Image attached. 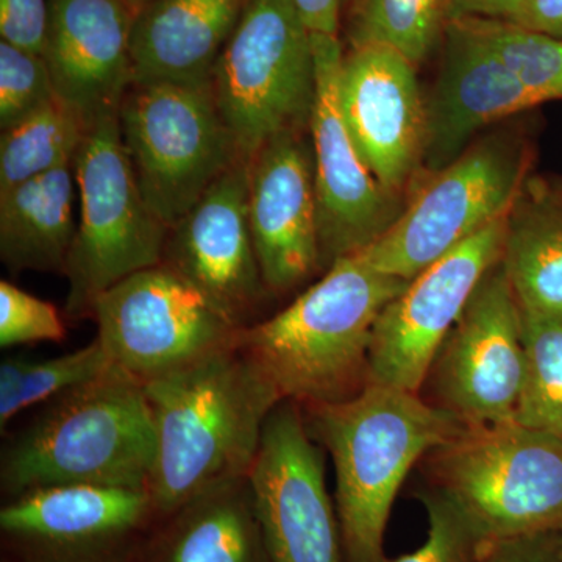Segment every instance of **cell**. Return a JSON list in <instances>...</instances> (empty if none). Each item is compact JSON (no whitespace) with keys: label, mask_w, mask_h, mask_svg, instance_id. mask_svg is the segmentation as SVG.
Returning a JSON list of instances; mask_svg holds the SVG:
<instances>
[{"label":"cell","mask_w":562,"mask_h":562,"mask_svg":"<svg viewBox=\"0 0 562 562\" xmlns=\"http://www.w3.org/2000/svg\"><path fill=\"white\" fill-rule=\"evenodd\" d=\"M314 441L331 454L346 562H384V531L409 471L465 427L419 394L368 382L353 397L305 406Z\"/></svg>","instance_id":"7a4b0ae2"},{"label":"cell","mask_w":562,"mask_h":562,"mask_svg":"<svg viewBox=\"0 0 562 562\" xmlns=\"http://www.w3.org/2000/svg\"><path fill=\"white\" fill-rule=\"evenodd\" d=\"M66 327L52 303L22 291L10 281H0V346L60 342Z\"/></svg>","instance_id":"1f68e13d"},{"label":"cell","mask_w":562,"mask_h":562,"mask_svg":"<svg viewBox=\"0 0 562 562\" xmlns=\"http://www.w3.org/2000/svg\"><path fill=\"white\" fill-rule=\"evenodd\" d=\"M503 21L562 40V0H528L512 18Z\"/></svg>","instance_id":"e575fe53"},{"label":"cell","mask_w":562,"mask_h":562,"mask_svg":"<svg viewBox=\"0 0 562 562\" xmlns=\"http://www.w3.org/2000/svg\"><path fill=\"white\" fill-rule=\"evenodd\" d=\"M339 105L362 160L398 198L424 165L425 101L417 66L391 47H351L339 74Z\"/></svg>","instance_id":"e0dca14e"},{"label":"cell","mask_w":562,"mask_h":562,"mask_svg":"<svg viewBox=\"0 0 562 562\" xmlns=\"http://www.w3.org/2000/svg\"><path fill=\"white\" fill-rule=\"evenodd\" d=\"M135 14L127 0H49L43 57L57 98L88 127L120 113L132 88Z\"/></svg>","instance_id":"d6986e66"},{"label":"cell","mask_w":562,"mask_h":562,"mask_svg":"<svg viewBox=\"0 0 562 562\" xmlns=\"http://www.w3.org/2000/svg\"><path fill=\"white\" fill-rule=\"evenodd\" d=\"M154 520L149 491L52 486L9 498L0 531L14 562H132Z\"/></svg>","instance_id":"9a60e30c"},{"label":"cell","mask_w":562,"mask_h":562,"mask_svg":"<svg viewBox=\"0 0 562 562\" xmlns=\"http://www.w3.org/2000/svg\"><path fill=\"white\" fill-rule=\"evenodd\" d=\"M535 158V139L520 125L480 136L457 160L432 173L394 224L358 254L376 271L414 279L506 216L532 173Z\"/></svg>","instance_id":"5b68a950"},{"label":"cell","mask_w":562,"mask_h":562,"mask_svg":"<svg viewBox=\"0 0 562 562\" xmlns=\"http://www.w3.org/2000/svg\"><path fill=\"white\" fill-rule=\"evenodd\" d=\"M561 560H562V535H561Z\"/></svg>","instance_id":"60d3db41"},{"label":"cell","mask_w":562,"mask_h":562,"mask_svg":"<svg viewBox=\"0 0 562 562\" xmlns=\"http://www.w3.org/2000/svg\"><path fill=\"white\" fill-rule=\"evenodd\" d=\"M111 364L98 338L70 353L44 361H25L20 398L21 413L49 403L80 384L90 382Z\"/></svg>","instance_id":"4dcf8cb0"},{"label":"cell","mask_w":562,"mask_h":562,"mask_svg":"<svg viewBox=\"0 0 562 562\" xmlns=\"http://www.w3.org/2000/svg\"><path fill=\"white\" fill-rule=\"evenodd\" d=\"M128 3L133 7L135 10L143 9L144 5H147V3L154 2V0H127Z\"/></svg>","instance_id":"ab89813d"},{"label":"cell","mask_w":562,"mask_h":562,"mask_svg":"<svg viewBox=\"0 0 562 562\" xmlns=\"http://www.w3.org/2000/svg\"><path fill=\"white\" fill-rule=\"evenodd\" d=\"M528 0H476L465 18H487V20H508ZM462 20V18H461ZM457 21V20H454Z\"/></svg>","instance_id":"74e56055"},{"label":"cell","mask_w":562,"mask_h":562,"mask_svg":"<svg viewBox=\"0 0 562 562\" xmlns=\"http://www.w3.org/2000/svg\"><path fill=\"white\" fill-rule=\"evenodd\" d=\"M117 120L140 194L168 228L243 158L211 81L132 85Z\"/></svg>","instance_id":"9c48e42d"},{"label":"cell","mask_w":562,"mask_h":562,"mask_svg":"<svg viewBox=\"0 0 562 562\" xmlns=\"http://www.w3.org/2000/svg\"><path fill=\"white\" fill-rule=\"evenodd\" d=\"M312 33L338 36L342 0H292Z\"/></svg>","instance_id":"8d00e7d4"},{"label":"cell","mask_w":562,"mask_h":562,"mask_svg":"<svg viewBox=\"0 0 562 562\" xmlns=\"http://www.w3.org/2000/svg\"><path fill=\"white\" fill-rule=\"evenodd\" d=\"M91 317L111 362L143 384L235 347L243 330L165 262L103 292Z\"/></svg>","instance_id":"30bf717a"},{"label":"cell","mask_w":562,"mask_h":562,"mask_svg":"<svg viewBox=\"0 0 562 562\" xmlns=\"http://www.w3.org/2000/svg\"><path fill=\"white\" fill-rule=\"evenodd\" d=\"M432 462L438 490L487 542L562 532V439L516 422L465 425Z\"/></svg>","instance_id":"52a82bcc"},{"label":"cell","mask_w":562,"mask_h":562,"mask_svg":"<svg viewBox=\"0 0 562 562\" xmlns=\"http://www.w3.org/2000/svg\"><path fill=\"white\" fill-rule=\"evenodd\" d=\"M80 221L70 250L66 313L91 316L99 295L161 265L169 228L151 211L133 172L116 114L90 125L76 158Z\"/></svg>","instance_id":"ba28073f"},{"label":"cell","mask_w":562,"mask_h":562,"mask_svg":"<svg viewBox=\"0 0 562 562\" xmlns=\"http://www.w3.org/2000/svg\"><path fill=\"white\" fill-rule=\"evenodd\" d=\"M406 284L355 251L333 262L283 312L239 330L236 347L260 366L283 401H346L368 383L373 327Z\"/></svg>","instance_id":"3957f363"},{"label":"cell","mask_w":562,"mask_h":562,"mask_svg":"<svg viewBox=\"0 0 562 562\" xmlns=\"http://www.w3.org/2000/svg\"><path fill=\"white\" fill-rule=\"evenodd\" d=\"M246 0H154L132 27L133 85L210 83Z\"/></svg>","instance_id":"44dd1931"},{"label":"cell","mask_w":562,"mask_h":562,"mask_svg":"<svg viewBox=\"0 0 562 562\" xmlns=\"http://www.w3.org/2000/svg\"><path fill=\"white\" fill-rule=\"evenodd\" d=\"M475 2L476 0H452V5H450V21L461 20V18L468 16L469 10L472 9Z\"/></svg>","instance_id":"f35d334b"},{"label":"cell","mask_w":562,"mask_h":562,"mask_svg":"<svg viewBox=\"0 0 562 562\" xmlns=\"http://www.w3.org/2000/svg\"><path fill=\"white\" fill-rule=\"evenodd\" d=\"M144 387L157 435L149 486L155 520L214 484L249 476L266 422L283 402L236 346Z\"/></svg>","instance_id":"6da1fadb"},{"label":"cell","mask_w":562,"mask_h":562,"mask_svg":"<svg viewBox=\"0 0 562 562\" xmlns=\"http://www.w3.org/2000/svg\"><path fill=\"white\" fill-rule=\"evenodd\" d=\"M351 46H386L419 66L446 33L452 0H355Z\"/></svg>","instance_id":"484cf974"},{"label":"cell","mask_w":562,"mask_h":562,"mask_svg":"<svg viewBox=\"0 0 562 562\" xmlns=\"http://www.w3.org/2000/svg\"><path fill=\"white\" fill-rule=\"evenodd\" d=\"M480 40L541 101H562V40L509 21L462 18Z\"/></svg>","instance_id":"83f0119b"},{"label":"cell","mask_w":562,"mask_h":562,"mask_svg":"<svg viewBox=\"0 0 562 562\" xmlns=\"http://www.w3.org/2000/svg\"><path fill=\"white\" fill-rule=\"evenodd\" d=\"M441 69L425 101L424 165L441 171L492 124L541 101L461 21L447 24Z\"/></svg>","instance_id":"ffe728a7"},{"label":"cell","mask_w":562,"mask_h":562,"mask_svg":"<svg viewBox=\"0 0 562 562\" xmlns=\"http://www.w3.org/2000/svg\"><path fill=\"white\" fill-rule=\"evenodd\" d=\"M72 165L0 192V258L11 272L65 276L76 239Z\"/></svg>","instance_id":"cb8c5ba5"},{"label":"cell","mask_w":562,"mask_h":562,"mask_svg":"<svg viewBox=\"0 0 562 562\" xmlns=\"http://www.w3.org/2000/svg\"><path fill=\"white\" fill-rule=\"evenodd\" d=\"M522 319L525 375L514 422L562 439V322Z\"/></svg>","instance_id":"4316f807"},{"label":"cell","mask_w":562,"mask_h":562,"mask_svg":"<svg viewBox=\"0 0 562 562\" xmlns=\"http://www.w3.org/2000/svg\"><path fill=\"white\" fill-rule=\"evenodd\" d=\"M88 125L60 99L2 131L0 138V192L72 165Z\"/></svg>","instance_id":"d4e9b609"},{"label":"cell","mask_w":562,"mask_h":562,"mask_svg":"<svg viewBox=\"0 0 562 562\" xmlns=\"http://www.w3.org/2000/svg\"><path fill=\"white\" fill-rule=\"evenodd\" d=\"M24 358H7L0 364V428L5 430L18 414H21L20 398L22 375L25 368Z\"/></svg>","instance_id":"d590c367"},{"label":"cell","mask_w":562,"mask_h":562,"mask_svg":"<svg viewBox=\"0 0 562 562\" xmlns=\"http://www.w3.org/2000/svg\"><path fill=\"white\" fill-rule=\"evenodd\" d=\"M239 155L310 128L316 102L312 32L292 0H246L211 76Z\"/></svg>","instance_id":"8992f818"},{"label":"cell","mask_w":562,"mask_h":562,"mask_svg":"<svg viewBox=\"0 0 562 562\" xmlns=\"http://www.w3.org/2000/svg\"><path fill=\"white\" fill-rule=\"evenodd\" d=\"M561 535L547 532L494 542L476 562H562Z\"/></svg>","instance_id":"836d02e7"},{"label":"cell","mask_w":562,"mask_h":562,"mask_svg":"<svg viewBox=\"0 0 562 562\" xmlns=\"http://www.w3.org/2000/svg\"><path fill=\"white\" fill-rule=\"evenodd\" d=\"M9 562H11V561H9ZM13 562H14V561H13Z\"/></svg>","instance_id":"b9f144b4"},{"label":"cell","mask_w":562,"mask_h":562,"mask_svg":"<svg viewBox=\"0 0 562 562\" xmlns=\"http://www.w3.org/2000/svg\"><path fill=\"white\" fill-rule=\"evenodd\" d=\"M283 133L250 158L249 224L266 288L295 290L322 271L313 147Z\"/></svg>","instance_id":"ac0fdd59"},{"label":"cell","mask_w":562,"mask_h":562,"mask_svg":"<svg viewBox=\"0 0 562 562\" xmlns=\"http://www.w3.org/2000/svg\"><path fill=\"white\" fill-rule=\"evenodd\" d=\"M57 98L43 55L0 41V127L24 120Z\"/></svg>","instance_id":"f546056e"},{"label":"cell","mask_w":562,"mask_h":562,"mask_svg":"<svg viewBox=\"0 0 562 562\" xmlns=\"http://www.w3.org/2000/svg\"><path fill=\"white\" fill-rule=\"evenodd\" d=\"M316 102L310 133L314 157L322 271L375 243L397 220L390 194L362 160L339 105L344 52L338 36L312 33Z\"/></svg>","instance_id":"4fadbf2b"},{"label":"cell","mask_w":562,"mask_h":562,"mask_svg":"<svg viewBox=\"0 0 562 562\" xmlns=\"http://www.w3.org/2000/svg\"><path fill=\"white\" fill-rule=\"evenodd\" d=\"M502 266L522 316L562 322V173H531L506 216Z\"/></svg>","instance_id":"603a6c76"},{"label":"cell","mask_w":562,"mask_h":562,"mask_svg":"<svg viewBox=\"0 0 562 562\" xmlns=\"http://www.w3.org/2000/svg\"><path fill=\"white\" fill-rule=\"evenodd\" d=\"M157 458L144 384L111 364L49 402L2 452L9 498L52 486L149 491Z\"/></svg>","instance_id":"277c9868"},{"label":"cell","mask_w":562,"mask_h":562,"mask_svg":"<svg viewBox=\"0 0 562 562\" xmlns=\"http://www.w3.org/2000/svg\"><path fill=\"white\" fill-rule=\"evenodd\" d=\"M432 368L443 409L462 424L516 419L525 375L524 319L501 261L480 281Z\"/></svg>","instance_id":"5bb4252c"},{"label":"cell","mask_w":562,"mask_h":562,"mask_svg":"<svg viewBox=\"0 0 562 562\" xmlns=\"http://www.w3.org/2000/svg\"><path fill=\"white\" fill-rule=\"evenodd\" d=\"M249 482L271 562H346L324 447L297 402L283 401L269 416Z\"/></svg>","instance_id":"7c38bea8"},{"label":"cell","mask_w":562,"mask_h":562,"mask_svg":"<svg viewBox=\"0 0 562 562\" xmlns=\"http://www.w3.org/2000/svg\"><path fill=\"white\" fill-rule=\"evenodd\" d=\"M428 517L419 549L384 562H476L491 546L457 502L441 490L422 494Z\"/></svg>","instance_id":"f1b7e54d"},{"label":"cell","mask_w":562,"mask_h":562,"mask_svg":"<svg viewBox=\"0 0 562 562\" xmlns=\"http://www.w3.org/2000/svg\"><path fill=\"white\" fill-rule=\"evenodd\" d=\"M158 522L132 562H271L249 476L214 484Z\"/></svg>","instance_id":"7402d4cb"},{"label":"cell","mask_w":562,"mask_h":562,"mask_svg":"<svg viewBox=\"0 0 562 562\" xmlns=\"http://www.w3.org/2000/svg\"><path fill=\"white\" fill-rule=\"evenodd\" d=\"M250 161L239 158L169 228L162 262L232 324L249 327L268 288L249 224Z\"/></svg>","instance_id":"2e32d148"},{"label":"cell","mask_w":562,"mask_h":562,"mask_svg":"<svg viewBox=\"0 0 562 562\" xmlns=\"http://www.w3.org/2000/svg\"><path fill=\"white\" fill-rule=\"evenodd\" d=\"M49 0H0V35L21 49L43 55Z\"/></svg>","instance_id":"d6a6232c"},{"label":"cell","mask_w":562,"mask_h":562,"mask_svg":"<svg viewBox=\"0 0 562 562\" xmlns=\"http://www.w3.org/2000/svg\"><path fill=\"white\" fill-rule=\"evenodd\" d=\"M506 216L417 273L387 303L373 327L368 382L419 394L480 281L502 260Z\"/></svg>","instance_id":"8fae6325"}]
</instances>
